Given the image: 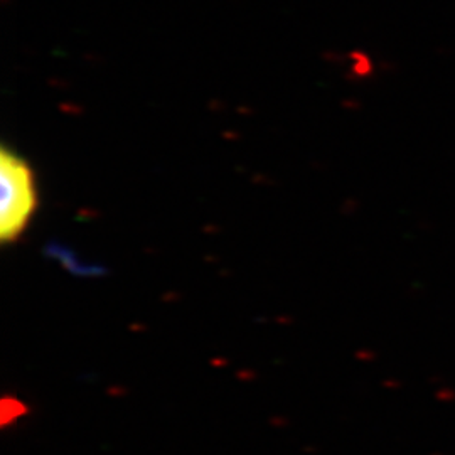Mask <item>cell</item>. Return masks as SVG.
Returning <instances> with one entry per match:
<instances>
[{
    "label": "cell",
    "mask_w": 455,
    "mask_h": 455,
    "mask_svg": "<svg viewBox=\"0 0 455 455\" xmlns=\"http://www.w3.org/2000/svg\"><path fill=\"white\" fill-rule=\"evenodd\" d=\"M0 240L14 243L31 225L39 195L31 165L9 147L0 154Z\"/></svg>",
    "instance_id": "cell-1"
}]
</instances>
